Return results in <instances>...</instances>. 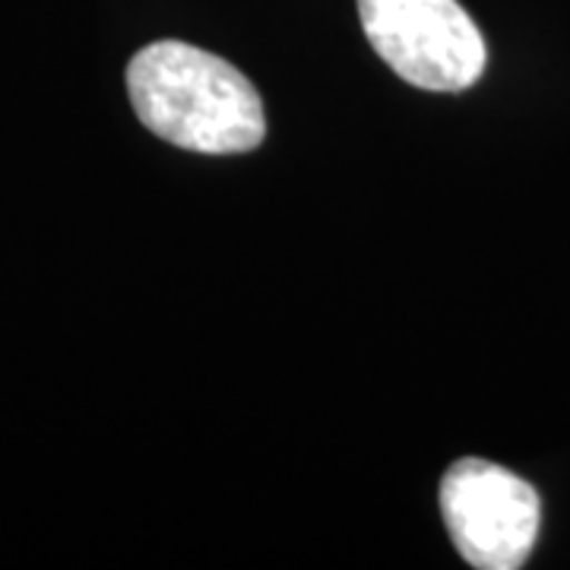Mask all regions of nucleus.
I'll list each match as a JSON object with an SVG mask.
<instances>
[{
    "mask_svg": "<svg viewBox=\"0 0 570 570\" xmlns=\"http://www.w3.org/2000/svg\"><path fill=\"white\" fill-rule=\"evenodd\" d=\"M127 92L142 127L190 153L235 156L264 142V102L250 80L187 41L140 48L127 67Z\"/></svg>",
    "mask_w": 570,
    "mask_h": 570,
    "instance_id": "obj_1",
    "label": "nucleus"
},
{
    "mask_svg": "<svg viewBox=\"0 0 570 570\" xmlns=\"http://www.w3.org/2000/svg\"><path fill=\"white\" fill-rule=\"evenodd\" d=\"M371 48L396 77L428 92L479 82L489 51L460 0H358Z\"/></svg>",
    "mask_w": 570,
    "mask_h": 570,
    "instance_id": "obj_2",
    "label": "nucleus"
},
{
    "mask_svg": "<svg viewBox=\"0 0 570 570\" xmlns=\"http://www.w3.org/2000/svg\"><path fill=\"white\" fill-rule=\"evenodd\" d=\"M441 513L463 561L479 570H517L539 539L542 504L530 482L482 456H466L441 479Z\"/></svg>",
    "mask_w": 570,
    "mask_h": 570,
    "instance_id": "obj_3",
    "label": "nucleus"
}]
</instances>
